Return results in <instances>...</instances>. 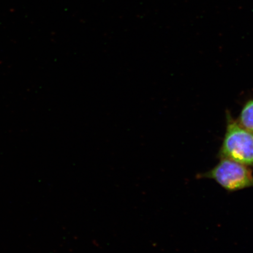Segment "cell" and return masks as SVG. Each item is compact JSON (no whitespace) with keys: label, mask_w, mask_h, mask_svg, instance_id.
<instances>
[{"label":"cell","mask_w":253,"mask_h":253,"mask_svg":"<svg viewBox=\"0 0 253 253\" xmlns=\"http://www.w3.org/2000/svg\"><path fill=\"white\" fill-rule=\"evenodd\" d=\"M240 126L253 132V100L246 104L240 117Z\"/></svg>","instance_id":"obj_3"},{"label":"cell","mask_w":253,"mask_h":253,"mask_svg":"<svg viewBox=\"0 0 253 253\" xmlns=\"http://www.w3.org/2000/svg\"><path fill=\"white\" fill-rule=\"evenodd\" d=\"M221 159L253 166V132L230 122L220 152Z\"/></svg>","instance_id":"obj_1"},{"label":"cell","mask_w":253,"mask_h":253,"mask_svg":"<svg viewBox=\"0 0 253 253\" xmlns=\"http://www.w3.org/2000/svg\"><path fill=\"white\" fill-rule=\"evenodd\" d=\"M201 178L214 179L229 191L253 187V175L248 166L227 159H222L210 171L201 174Z\"/></svg>","instance_id":"obj_2"}]
</instances>
